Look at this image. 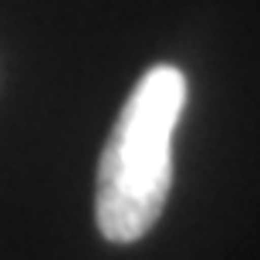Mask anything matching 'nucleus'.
Instances as JSON below:
<instances>
[{
  "label": "nucleus",
  "instance_id": "nucleus-1",
  "mask_svg": "<svg viewBox=\"0 0 260 260\" xmlns=\"http://www.w3.org/2000/svg\"><path fill=\"white\" fill-rule=\"evenodd\" d=\"M183 105L186 75L173 64L149 68L132 88L98 162L95 220L105 240H142L162 216Z\"/></svg>",
  "mask_w": 260,
  "mask_h": 260
}]
</instances>
